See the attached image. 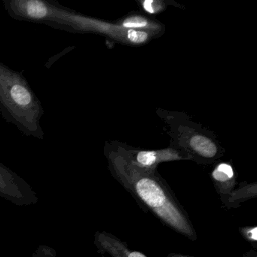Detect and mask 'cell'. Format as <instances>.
<instances>
[{
    "label": "cell",
    "mask_w": 257,
    "mask_h": 257,
    "mask_svg": "<svg viewBox=\"0 0 257 257\" xmlns=\"http://www.w3.org/2000/svg\"><path fill=\"white\" fill-rule=\"evenodd\" d=\"M174 132H178V145L174 147L184 151L197 163H213L223 155V150L215 139L202 128L179 124Z\"/></svg>",
    "instance_id": "277c9868"
},
{
    "label": "cell",
    "mask_w": 257,
    "mask_h": 257,
    "mask_svg": "<svg viewBox=\"0 0 257 257\" xmlns=\"http://www.w3.org/2000/svg\"><path fill=\"white\" fill-rule=\"evenodd\" d=\"M140 3L141 8L148 14H157L165 8V3L160 0H144Z\"/></svg>",
    "instance_id": "7c38bea8"
},
{
    "label": "cell",
    "mask_w": 257,
    "mask_h": 257,
    "mask_svg": "<svg viewBox=\"0 0 257 257\" xmlns=\"http://www.w3.org/2000/svg\"><path fill=\"white\" fill-rule=\"evenodd\" d=\"M243 257H257L256 249H252L243 255Z\"/></svg>",
    "instance_id": "9a60e30c"
},
{
    "label": "cell",
    "mask_w": 257,
    "mask_h": 257,
    "mask_svg": "<svg viewBox=\"0 0 257 257\" xmlns=\"http://www.w3.org/2000/svg\"><path fill=\"white\" fill-rule=\"evenodd\" d=\"M168 257H194V256H190V255H182V254H178V253H170V254H168Z\"/></svg>",
    "instance_id": "2e32d148"
},
{
    "label": "cell",
    "mask_w": 257,
    "mask_h": 257,
    "mask_svg": "<svg viewBox=\"0 0 257 257\" xmlns=\"http://www.w3.org/2000/svg\"><path fill=\"white\" fill-rule=\"evenodd\" d=\"M211 179L221 201L225 206L230 194L237 186V174L234 167L228 162H219L212 171Z\"/></svg>",
    "instance_id": "ba28073f"
},
{
    "label": "cell",
    "mask_w": 257,
    "mask_h": 257,
    "mask_svg": "<svg viewBox=\"0 0 257 257\" xmlns=\"http://www.w3.org/2000/svg\"><path fill=\"white\" fill-rule=\"evenodd\" d=\"M117 24L126 29L153 33L159 36L164 32L162 24L142 15H131L123 18Z\"/></svg>",
    "instance_id": "30bf717a"
},
{
    "label": "cell",
    "mask_w": 257,
    "mask_h": 257,
    "mask_svg": "<svg viewBox=\"0 0 257 257\" xmlns=\"http://www.w3.org/2000/svg\"><path fill=\"white\" fill-rule=\"evenodd\" d=\"M94 243L99 252L109 254L111 257H147L138 251L129 249L127 243L106 231L96 232Z\"/></svg>",
    "instance_id": "9c48e42d"
},
{
    "label": "cell",
    "mask_w": 257,
    "mask_h": 257,
    "mask_svg": "<svg viewBox=\"0 0 257 257\" xmlns=\"http://www.w3.org/2000/svg\"><path fill=\"white\" fill-rule=\"evenodd\" d=\"M257 196V183H241L237 189L230 194L225 207L228 209L237 208L242 203Z\"/></svg>",
    "instance_id": "8fae6325"
},
{
    "label": "cell",
    "mask_w": 257,
    "mask_h": 257,
    "mask_svg": "<svg viewBox=\"0 0 257 257\" xmlns=\"http://www.w3.org/2000/svg\"><path fill=\"white\" fill-rule=\"evenodd\" d=\"M110 144L131 163L146 171H156L158 165L162 162L190 160V158L184 151L174 147L162 150H144L132 148L121 144L115 145L114 142Z\"/></svg>",
    "instance_id": "8992f818"
},
{
    "label": "cell",
    "mask_w": 257,
    "mask_h": 257,
    "mask_svg": "<svg viewBox=\"0 0 257 257\" xmlns=\"http://www.w3.org/2000/svg\"><path fill=\"white\" fill-rule=\"evenodd\" d=\"M0 197L18 206L38 201L37 193L22 177L0 162Z\"/></svg>",
    "instance_id": "52a82bcc"
},
{
    "label": "cell",
    "mask_w": 257,
    "mask_h": 257,
    "mask_svg": "<svg viewBox=\"0 0 257 257\" xmlns=\"http://www.w3.org/2000/svg\"><path fill=\"white\" fill-rule=\"evenodd\" d=\"M46 25L70 33L100 34L117 40L118 43L132 46L145 44L156 36H159L153 33L126 29L118 24L87 17L64 6Z\"/></svg>",
    "instance_id": "3957f363"
},
{
    "label": "cell",
    "mask_w": 257,
    "mask_h": 257,
    "mask_svg": "<svg viewBox=\"0 0 257 257\" xmlns=\"http://www.w3.org/2000/svg\"><path fill=\"white\" fill-rule=\"evenodd\" d=\"M34 257H57L56 252L52 248L41 246L36 252Z\"/></svg>",
    "instance_id": "5bb4252c"
},
{
    "label": "cell",
    "mask_w": 257,
    "mask_h": 257,
    "mask_svg": "<svg viewBox=\"0 0 257 257\" xmlns=\"http://www.w3.org/2000/svg\"><path fill=\"white\" fill-rule=\"evenodd\" d=\"M0 114L24 135L43 140L40 121L44 109L23 72L16 71L0 61Z\"/></svg>",
    "instance_id": "7a4b0ae2"
},
{
    "label": "cell",
    "mask_w": 257,
    "mask_h": 257,
    "mask_svg": "<svg viewBox=\"0 0 257 257\" xmlns=\"http://www.w3.org/2000/svg\"><path fill=\"white\" fill-rule=\"evenodd\" d=\"M3 6L12 19L46 25L62 7L56 0H4Z\"/></svg>",
    "instance_id": "5b68a950"
},
{
    "label": "cell",
    "mask_w": 257,
    "mask_h": 257,
    "mask_svg": "<svg viewBox=\"0 0 257 257\" xmlns=\"http://www.w3.org/2000/svg\"><path fill=\"white\" fill-rule=\"evenodd\" d=\"M240 233L241 235L249 243H252L254 248L256 249L257 241V228L256 226L243 227L240 228Z\"/></svg>",
    "instance_id": "4fadbf2b"
},
{
    "label": "cell",
    "mask_w": 257,
    "mask_h": 257,
    "mask_svg": "<svg viewBox=\"0 0 257 257\" xmlns=\"http://www.w3.org/2000/svg\"><path fill=\"white\" fill-rule=\"evenodd\" d=\"M104 154L112 177L143 209L176 232L193 241L197 240L196 231L187 213L157 171L135 166L109 143L105 146Z\"/></svg>",
    "instance_id": "6da1fadb"
}]
</instances>
